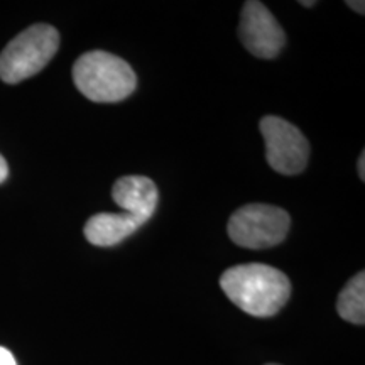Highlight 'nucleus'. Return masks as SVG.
Masks as SVG:
<instances>
[{"label": "nucleus", "instance_id": "1a4fd4ad", "mask_svg": "<svg viewBox=\"0 0 365 365\" xmlns=\"http://www.w3.org/2000/svg\"><path fill=\"white\" fill-rule=\"evenodd\" d=\"M336 309L345 322L354 325L365 323V272L360 271L349 281L336 301Z\"/></svg>", "mask_w": 365, "mask_h": 365}, {"label": "nucleus", "instance_id": "f8f14e48", "mask_svg": "<svg viewBox=\"0 0 365 365\" xmlns=\"http://www.w3.org/2000/svg\"><path fill=\"white\" fill-rule=\"evenodd\" d=\"M357 166H359V176H360V180H365V153L360 154Z\"/></svg>", "mask_w": 365, "mask_h": 365}, {"label": "nucleus", "instance_id": "423d86ee", "mask_svg": "<svg viewBox=\"0 0 365 365\" xmlns=\"http://www.w3.org/2000/svg\"><path fill=\"white\" fill-rule=\"evenodd\" d=\"M239 38L249 53L262 59H272L284 48L286 34L271 11L257 2L249 0L240 14Z\"/></svg>", "mask_w": 365, "mask_h": 365}, {"label": "nucleus", "instance_id": "39448f33", "mask_svg": "<svg viewBox=\"0 0 365 365\" xmlns=\"http://www.w3.org/2000/svg\"><path fill=\"white\" fill-rule=\"evenodd\" d=\"M266 143L269 166L281 175H299L307 168L309 144L298 127L276 115L264 117L259 124Z\"/></svg>", "mask_w": 365, "mask_h": 365}, {"label": "nucleus", "instance_id": "9d476101", "mask_svg": "<svg viewBox=\"0 0 365 365\" xmlns=\"http://www.w3.org/2000/svg\"><path fill=\"white\" fill-rule=\"evenodd\" d=\"M0 365H17L16 357L6 346H0Z\"/></svg>", "mask_w": 365, "mask_h": 365}, {"label": "nucleus", "instance_id": "9b49d317", "mask_svg": "<svg viewBox=\"0 0 365 365\" xmlns=\"http://www.w3.org/2000/svg\"><path fill=\"white\" fill-rule=\"evenodd\" d=\"M9 176V166H7V161L4 159L2 154H0V182H4L7 180Z\"/></svg>", "mask_w": 365, "mask_h": 365}, {"label": "nucleus", "instance_id": "ddd939ff", "mask_svg": "<svg viewBox=\"0 0 365 365\" xmlns=\"http://www.w3.org/2000/svg\"><path fill=\"white\" fill-rule=\"evenodd\" d=\"M346 6L349 7H352L355 12H359V14H364L365 12V4L364 2H352V0H349V2H346Z\"/></svg>", "mask_w": 365, "mask_h": 365}, {"label": "nucleus", "instance_id": "f257e3e1", "mask_svg": "<svg viewBox=\"0 0 365 365\" xmlns=\"http://www.w3.org/2000/svg\"><path fill=\"white\" fill-rule=\"evenodd\" d=\"M223 293L242 312L257 318L274 317L291 296V282L284 272L267 264H240L220 277Z\"/></svg>", "mask_w": 365, "mask_h": 365}, {"label": "nucleus", "instance_id": "7ed1b4c3", "mask_svg": "<svg viewBox=\"0 0 365 365\" xmlns=\"http://www.w3.org/2000/svg\"><path fill=\"white\" fill-rule=\"evenodd\" d=\"M59 48V34L53 26L36 24L17 34L0 53V80L9 85L38 75Z\"/></svg>", "mask_w": 365, "mask_h": 365}, {"label": "nucleus", "instance_id": "4468645a", "mask_svg": "<svg viewBox=\"0 0 365 365\" xmlns=\"http://www.w3.org/2000/svg\"><path fill=\"white\" fill-rule=\"evenodd\" d=\"M301 6H304V7H313V6H317V2H301Z\"/></svg>", "mask_w": 365, "mask_h": 365}, {"label": "nucleus", "instance_id": "f03ea898", "mask_svg": "<svg viewBox=\"0 0 365 365\" xmlns=\"http://www.w3.org/2000/svg\"><path fill=\"white\" fill-rule=\"evenodd\" d=\"M73 81L91 102L115 103L135 90L137 76L129 63L115 54L90 51L75 61Z\"/></svg>", "mask_w": 365, "mask_h": 365}, {"label": "nucleus", "instance_id": "6e6552de", "mask_svg": "<svg viewBox=\"0 0 365 365\" xmlns=\"http://www.w3.org/2000/svg\"><path fill=\"white\" fill-rule=\"evenodd\" d=\"M143 225V220L129 213H98L85 223V239L97 247H112Z\"/></svg>", "mask_w": 365, "mask_h": 365}, {"label": "nucleus", "instance_id": "0eeeda50", "mask_svg": "<svg viewBox=\"0 0 365 365\" xmlns=\"http://www.w3.org/2000/svg\"><path fill=\"white\" fill-rule=\"evenodd\" d=\"M112 198L124 213L139 218L144 223L156 212L159 191L156 182L145 176H124L115 181Z\"/></svg>", "mask_w": 365, "mask_h": 365}, {"label": "nucleus", "instance_id": "2eb2a0df", "mask_svg": "<svg viewBox=\"0 0 365 365\" xmlns=\"http://www.w3.org/2000/svg\"><path fill=\"white\" fill-rule=\"evenodd\" d=\"M269 365H277V364H269Z\"/></svg>", "mask_w": 365, "mask_h": 365}, {"label": "nucleus", "instance_id": "20e7f679", "mask_svg": "<svg viewBox=\"0 0 365 365\" xmlns=\"http://www.w3.org/2000/svg\"><path fill=\"white\" fill-rule=\"evenodd\" d=\"M291 218L286 210L272 205H245L228 220V235L240 247L261 250L281 244L289 232Z\"/></svg>", "mask_w": 365, "mask_h": 365}]
</instances>
